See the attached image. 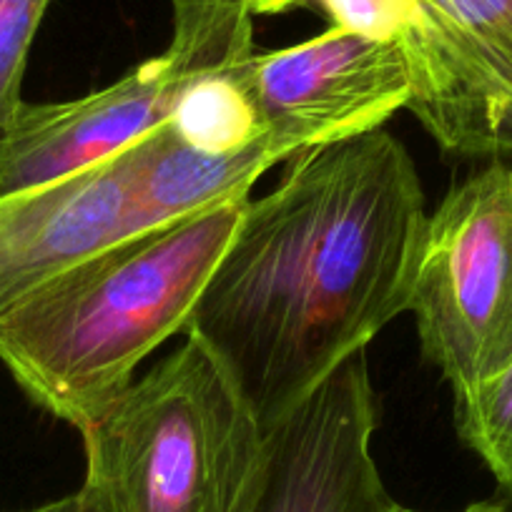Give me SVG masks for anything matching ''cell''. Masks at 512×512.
<instances>
[{
    "mask_svg": "<svg viewBox=\"0 0 512 512\" xmlns=\"http://www.w3.org/2000/svg\"><path fill=\"white\" fill-rule=\"evenodd\" d=\"M427 216L420 171L384 128L302 151L246 199L186 337L272 427L410 312Z\"/></svg>",
    "mask_w": 512,
    "mask_h": 512,
    "instance_id": "cell-1",
    "label": "cell"
},
{
    "mask_svg": "<svg viewBox=\"0 0 512 512\" xmlns=\"http://www.w3.org/2000/svg\"><path fill=\"white\" fill-rule=\"evenodd\" d=\"M246 199L123 236L0 317V362L23 395L86 430L151 352L186 332Z\"/></svg>",
    "mask_w": 512,
    "mask_h": 512,
    "instance_id": "cell-2",
    "label": "cell"
},
{
    "mask_svg": "<svg viewBox=\"0 0 512 512\" xmlns=\"http://www.w3.org/2000/svg\"><path fill=\"white\" fill-rule=\"evenodd\" d=\"M88 512H244L267 427L194 337L81 430Z\"/></svg>",
    "mask_w": 512,
    "mask_h": 512,
    "instance_id": "cell-3",
    "label": "cell"
},
{
    "mask_svg": "<svg viewBox=\"0 0 512 512\" xmlns=\"http://www.w3.org/2000/svg\"><path fill=\"white\" fill-rule=\"evenodd\" d=\"M410 314L452 395L512 364V161L452 186L427 216Z\"/></svg>",
    "mask_w": 512,
    "mask_h": 512,
    "instance_id": "cell-4",
    "label": "cell"
},
{
    "mask_svg": "<svg viewBox=\"0 0 512 512\" xmlns=\"http://www.w3.org/2000/svg\"><path fill=\"white\" fill-rule=\"evenodd\" d=\"M407 111L447 154L512 156V0H412Z\"/></svg>",
    "mask_w": 512,
    "mask_h": 512,
    "instance_id": "cell-5",
    "label": "cell"
},
{
    "mask_svg": "<svg viewBox=\"0 0 512 512\" xmlns=\"http://www.w3.org/2000/svg\"><path fill=\"white\" fill-rule=\"evenodd\" d=\"M374 432L377 395L357 352L267 427V460L244 512H392Z\"/></svg>",
    "mask_w": 512,
    "mask_h": 512,
    "instance_id": "cell-6",
    "label": "cell"
},
{
    "mask_svg": "<svg viewBox=\"0 0 512 512\" xmlns=\"http://www.w3.org/2000/svg\"><path fill=\"white\" fill-rule=\"evenodd\" d=\"M254 98L264 128L297 151L382 128L410 98L400 38H369L332 26L322 36L256 53Z\"/></svg>",
    "mask_w": 512,
    "mask_h": 512,
    "instance_id": "cell-7",
    "label": "cell"
},
{
    "mask_svg": "<svg viewBox=\"0 0 512 512\" xmlns=\"http://www.w3.org/2000/svg\"><path fill=\"white\" fill-rule=\"evenodd\" d=\"M136 149L36 189L0 196V317L93 251L151 229Z\"/></svg>",
    "mask_w": 512,
    "mask_h": 512,
    "instance_id": "cell-8",
    "label": "cell"
},
{
    "mask_svg": "<svg viewBox=\"0 0 512 512\" xmlns=\"http://www.w3.org/2000/svg\"><path fill=\"white\" fill-rule=\"evenodd\" d=\"M179 73L169 53L111 86L58 103H23L0 134V196L86 171L169 121Z\"/></svg>",
    "mask_w": 512,
    "mask_h": 512,
    "instance_id": "cell-9",
    "label": "cell"
},
{
    "mask_svg": "<svg viewBox=\"0 0 512 512\" xmlns=\"http://www.w3.org/2000/svg\"><path fill=\"white\" fill-rule=\"evenodd\" d=\"M166 53L179 73L171 136L201 154H231L267 134L251 83L254 11L249 0H174Z\"/></svg>",
    "mask_w": 512,
    "mask_h": 512,
    "instance_id": "cell-10",
    "label": "cell"
},
{
    "mask_svg": "<svg viewBox=\"0 0 512 512\" xmlns=\"http://www.w3.org/2000/svg\"><path fill=\"white\" fill-rule=\"evenodd\" d=\"M455 427L512 502V364L455 395Z\"/></svg>",
    "mask_w": 512,
    "mask_h": 512,
    "instance_id": "cell-11",
    "label": "cell"
},
{
    "mask_svg": "<svg viewBox=\"0 0 512 512\" xmlns=\"http://www.w3.org/2000/svg\"><path fill=\"white\" fill-rule=\"evenodd\" d=\"M51 0H0V134L16 121L23 101L28 53Z\"/></svg>",
    "mask_w": 512,
    "mask_h": 512,
    "instance_id": "cell-12",
    "label": "cell"
},
{
    "mask_svg": "<svg viewBox=\"0 0 512 512\" xmlns=\"http://www.w3.org/2000/svg\"><path fill=\"white\" fill-rule=\"evenodd\" d=\"M334 26L369 38H400L415 16L412 0H319Z\"/></svg>",
    "mask_w": 512,
    "mask_h": 512,
    "instance_id": "cell-13",
    "label": "cell"
},
{
    "mask_svg": "<svg viewBox=\"0 0 512 512\" xmlns=\"http://www.w3.org/2000/svg\"><path fill=\"white\" fill-rule=\"evenodd\" d=\"M18 512H88L86 505H83L81 495L73 492V495L58 497V500L43 502L38 507H28V510H18Z\"/></svg>",
    "mask_w": 512,
    "mask_h": 512,
    "instance_id": "cell-14",
    "label": "cell"
},
{
    "mask_svg": "<svg viewBox=\"0 0 512 512\" xmlns=\"http://www.w3.org/2000/svg\"><path fill=\"white\" fill-rule=\"evenodd\" d=\"M309 0H249L254 16H277V13L289 11L294 6H304Z\"/></svg>",
    "mask_w": 512,
    "mask_h": 512,
    "instance_id": "cell-15",
    "label": "cell"
},
{
    "mask_svg": "<svg viewBox=\"0 0 512 512\" xmlns=\"http://www.w3.org/2000/svg\"><path fill=\"white\" fill-rule=\"evenodd\" d=\"M392 512H420V510H410V507H405L397 502L395 510ZM462 512H512V510H510V505L502 500H480V502H472V505H467Z\"/></svg>",
    "mask_w": 512,
    "mask_h": 512,
    "instance_id": "cell-16",
    "label": "cell"
}]
</instances>
